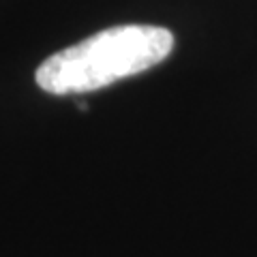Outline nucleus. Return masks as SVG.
I'll use <instances>...</instances> for the list:
<instances>
[{
	"label": "nucleus",
	"instance_id": "nucleus-1",
	"mask_svg": "<svg viewBox=\"0 0 257 257\" xmlns=\"http://www.w3.org/2000/svg\"><path fill=\"white\" fill-rule=\"evenodd\" d=\"M174 37L167 28L128 24L88 37L86 41L50 56L35 79L50 94H82L118 79L148 71L172 54Z\"/></svg>",
	"mask_w": 257,
	"mask_h": 257
},
{
	"label": "nucleus",
	"instance_id": "nucleus-2",
	"mask_svg": "<svg viewBox=\"0 0 257 257\" xmlns=\"http://www.w3.org/2000/svg\"><path fill=\"white\" fill-rule=\"evenodd\" d=\"M77 107L82 109V111H88V105H86V103H77Z\"/></svg>",
	"mask_w": 257,
	"mask_h": 257
}]
</instances>
